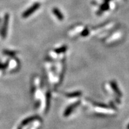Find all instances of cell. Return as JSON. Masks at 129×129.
I'll return each mask as SVG.
<instances>
[{
    "mask_svg": "<svg viewBox=\"0 0 129 129\" xmlns=\"http://www.w3.org/2000/svg\"><path fill=\"white\" fill-rule=\"evenodd\" d=\"M80 94V93H78V92H76V93H74L73 94H70V95H69V96L70 97H74V96H78Z\"/></svg>",
    "mask_w": 129,
    "mask_h": 129,
    "instance_id": "11",
    "label": "cell"
},
{
    "mask_svg": "<svg viewBox=\"0 0 129 129\" xmlns=\"http://www.w3.org/2000/svg\"><path fill=\"white\" fill-rule=\"evenodd\" d=\"M109 4H108V2H105L103 4L101 5L100 10L102 11H106L109 9Z\"/></svg>",
    "mask_w": 129,
    "mask_h": 129,
    "instance_id": "5",
    "label": "cell"
},
{
    "mask_svg": "<svg viewBox=\"0 0 129 129\" xmlns=\"http://www.w3.org/2000/svg\"><path fill=\"white\" fill-rule=\"evenodd\" d=\"M40 5L41 4L39 2H36V3L34 4L30 8L26 10L25 12H23L22 14V17L26 18L30 16L32 14L35 12L40 7Z\"/></svg>",
    "mask_w": 129,
    "mask_h": 129,
    "instance_id": "1",
    "label": "cell"
},
{
    "mask_svg": "<svg viewBox=\"0 0 129 129\" xmlns=\"http://www.w3.org/2000/svg\"><path fill=\"white\" fill-rule=\"evenodd\" d=\"M10 16L8 13L5 14L4 16V20L3 25H2V29L1 30V35L2 36V38H5L6 37L7 33V28L8 24H9Z\"/></svg>",
    "mask_w": 129,
    "mask_h": 129,
    "instance_id": "2",
    "label": "cell"
},
{
    "mask_svg": "<svg viewBox=\"0 0 129 129\" xmlns=\"http://www.w3.org/2000/svg\"><path fill=\"white\" fill-rule=\"evenodd\" d=\"M18 129H21V128H19Z\"/></svg>",
    "mask_w": 129,
    "mask_h": 129,
    "instance_id": "14",
    "label": "cell"
},
{
    "mask_svg": "<svg viewBox=\"0 0 129 129\" xmlns=\"http://www.w3.org/2000/svg\"><path fill=\"white\" fill-rule=\"evenodd\" d=\"M111 1V0H105V2H109V1Z\"/></svg>",
    "mask_w": 129,
    "mask_h": 129,
    "instance_id": "12",
    "label": "cell"
},
{
    "mask_svg": "<svg viewBox=\"0 0 129 129\" xmlns=\"http://www.w3.org/2000/svg\"><path fill=\"white\" fill-rule=\"evenodd\" d=\"M5 53L6 54V55H10V56H12V55H15V52H10V51H5Z\"/></svg>",
    "mask_w": 129,
    "mask_h": 129,
    "instance_id": "10",
    "label": "cell"
},
{
    "mask_svg": "<svg viewBox=\"0 0 129 129\" xmlns=\"http://www.w3.org/2000/svg\"><path fill=\"white\" fill-rule=\"evenodd\" d=\"M53 13H54L55 16L59 19V20H63L64 19V16H63V14L60 12V11L57 8H53L52 10Z\"/></svg>",
    "mask_w": 129,
    "mask_h": 129,
    "instance_id": "3",
    "label": "cell"
},
{
    "mask_svg": "<svg viewBox=\"0 0 129 129\" xmlns=\"http://www.w3.org/2000/svg\"><path fill=\"white\" fill-rule=\"evenodd\" d=\"M75 106H76V105H72V106H69V107L67 109H66V111H65V116L69 115V114H70L71 112L72 111V109H73V108L75 107Z\"/></svg>",
    "mask_w": 129,
    "mask_h": 129,
    "instance_id": "6",
    "label": "cell"
},
{
    "mask_svg": "<svg viewBox=\"0 0 129 129\" xmlns=\"http://www.w3.org/2000/svg\"><path fill=\"white\" fill-rule=\"evenodd\" d=\"M111 84H112V88H113L115 90V91H116V93H117L118 95H121L120 91L118 90V88L117 86H116V83H113V82H112V83H111Z\"/></svg>",
    "mask_w": 129,
    "mask_h": 129,
    "instance_id": "7",
    "label": "cell"
},
{
    "mask_svg": "<svg viewBox=\"0 0 129 129\" xmlns=\"http://www.w3.org/2000/svg\"><path fill=\"white\" fill-rule=\"evenodd\" d=\"M88 34H89V31H88V30L87 29H86L83 30L81 35L83 36V37H86V36L88 35Z\"/></svg>",
    "mask_w": 129,
    "mask_h": 129,
    "instance_id": "9",
    "label": "cell"
},
{
    "mask_svg": "<svg viewBox=\"0 0 129 129\" xmlns=\"http://www.w3.org/2000/svg\"><path fill=\"white\" fill-rule=\"evenodd\" d=\"M66 47H60V48H58V49L56 50V53H62L63 52H65L66 50Z\"/></svg>",
    "mask_w": 129,
    "mask_h": 129,
    "instance_id": "8",
    "label": "cell"
},
{
    "mask_svg": "<svg viewBox=\"0 0 129 129\" xmlns=\"http://www.w3.org/2000/svg\"><path fill=\"white\" fill-rule=\"evenodd\" d=\"M37 118H38V116H30V117H29V118H26V120H25L23 122H22V124H23V125L28 124L29 123L31 122L32 121L35 120V119H37Z\"/></svg>",
    "mask_w": 129,
    "mask_h": 129,
    "instance_id": "4",
    "label": "cell"
},
{
    "mask_svg": "<svg viewBox=\"0 0 129 129\" xmlns=\"http://www.w3.org/2000/svg\"><path fill=\"white\" fill-rule=\"evenodd\" d=\"M127 129H129V125L128 126V127H127Z\"/></svg>",
    "mask_w": 129,
    "mask_h": 129,
    "instance_id": "13",
    "label": "cell"
}]
</instances>
